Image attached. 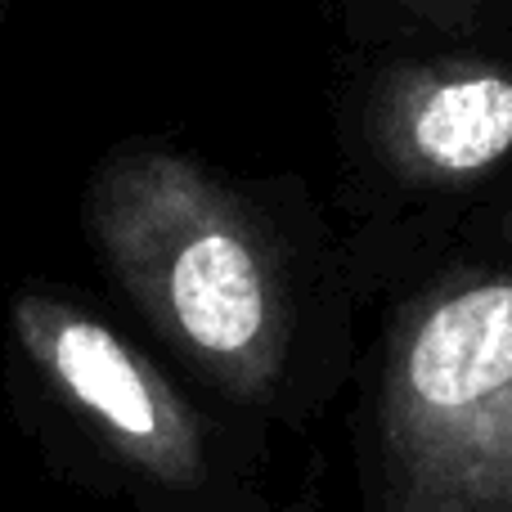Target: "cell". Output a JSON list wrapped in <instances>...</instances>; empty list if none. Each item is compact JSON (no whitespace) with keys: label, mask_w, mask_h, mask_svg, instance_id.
<instances>
[{"label":"cell","mask_w":512,"mask_h":512,"mask_svg":"<svg viewBox=\"0 0 512 512\" xmlns=\"http://www.w3.org/2000/svg\"><path fill=\"white\" fill-rule=\"evenodd\" d=\"M104 270L207 382L261 405L288 378L301 270L256 185L162 144L108 153L86 194Z\"/></svg>","instance_id":"cell-1"},{"label":"cell","mask_w":512,"mask_h":512,"mask_svg":"<svg viewBox=\"0 0 512 512\" xmlns=\"http://www.w3.org/2000/svg\"><path fill=\"white\" fill-rule=\"evenodd\" d=\"M378 512H512V265L454 270L382 351Z\"/></svg>","instance_id":"cell-2"},{"label":"cell","mask_w":512,"mask_h":512,"mask_svg":"<svg viewBox=\"0 0 512 512\" xmlns=\"http://www.w3.org/2000/svg\"><path fill=\"white\" fill-rule=\"evenodd\" d=\"M14 337L36 378L117 454L162 490L207 481L203 418L117 328L59 292L32 288L14 301Z\"/></svg>","instance_id":"cell-3"},{"label":"cell","mask_w":512,"mask_h":512,"mask_svg":"<svg viewBox=\"0 0 512 512\" xmlns=\"http://www.w3.org/2000/svg\"><path fill=\"white\" fill-rule=\"evenodd\" d=\"M387 162L423 185H468L512 153V68L490 59L418 63L378 108Z\"/></svg>","instance_id":"cell-4"},{"label":"cell","mask_w":512,"mask_h":512,"mask_svg":"<svg viewBox=\"0 0 512 512\" xmlns=\"http://www.w3.org/2000/svg\"><path fill=\"white\" fill-rule=\"evenodd\" d=\"M418 18V23L436 27V32L468 36L472 27L495 23V18H512V0H387Z\"/></svg>","instance_id":"cell-5"},{"label":"cell","mask_w":512,"mask_h":512,"mask_svg":"<svg viewBox=\"0 0 512 512\" xmlns=\"http://www.w3.org/2000/svg\"><path fill=\"white\" fill-rule=\"evenodd\" d=\"M9 5H14V0H0V23H5V14H9Z\"/></svg>","instance_id":"cell-6"}]
</instances>
